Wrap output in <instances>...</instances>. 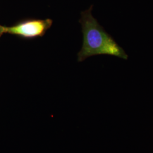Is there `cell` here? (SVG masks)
<instances>
[{
    "label": "cell",
    "instance_id": "obj_1",
    "mask_svg": "<svg viewBox=\"0 0 153 153\" xmlns=\"http://www.w3.org/2000/svg\"><path fill=\"white\" fill-rule=\"evenodd\" d=\"M92 9L93 6L81 13L79 23L83 41L82 48L78 53V61L81 62L89 57L98 55H111L127 60L128 55L126 51L93 16Z\"/></svg>",
    "mask_w": 153,
    "mask_h": 153
},
{
    "label": "cell",
    "instance_id": "obj_2",
    "mask_svg": "<svg viewBox=\"0 0 153 153\" xmlns=\"http://www.w3.org/2000/svg\"><path fill=\"white\" fill-rule=\"evenodd\" d=\"M52 23V20L50 19H28L11 26L0 25V37L5 33L16 35L26 39L42 37L51 27Z\"/></svg>",
    "mask_w": 153,
    "mask_h": 153
}]
</instances>
